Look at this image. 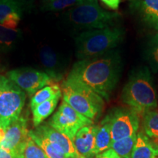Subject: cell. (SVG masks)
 Segmentation results:
<instances>
[{
  "mask_svg": "<svg viewBox=\"0 0 158 158\" xmlns=\"http://www.w3.org/2000/svg\"><path fill=\"white\" fill-rule=\"evenodd\" d=\"M122 65L119 51L114 49L102 56L78 60L67 78L85 85L108 101L121 77Z\"/></svg>",
  "mask_w": 158,
  "mask_h": 158,
  "instance_id": "cell-1",
  "label": "cell"
},
{
  "mask_svg": "<svg viewBox=\"0 0 158 158\" xmlns=\"http://www.w3.org/2000/svg\"><path fill=\"white\" fill-rule=\"evenodd\" d=\"M122 102L141 116L157 108V93L151 70L147 67L136 69L130 74L121 93Z\"/></svg>",
  "mask_w": 158,
  "mask_h": 158,
  "instance_id": "cell-2",
  "label": "cell"
},
{
  "mask_svg": "<svg viewBox=\"0 0 158 158\" xmlns=\"http://www.w3.org/2000/svg\"><path fill=\"white\" fill-rule=\"evenodd\" d=\"M124 36V29L118 26L82 31L76 38V57L82 60L102 56L116 49Z\"/></svg>",
  "mask_w": 158,
  "mask_h": 158,
  "instance_id": "cell-3",
  "label": "cell"
},
{
  "mask_svg": "<svg viewBox=\"0 0 158 158\" xmlns=\"http://www.w3.org/2000/svg\"><path fill=\"white\" fill-rule=\"evenodd\" d=\"M67 21L79 29H102L117 26L120 15L105 10L98 0H84L64 13Z\"/></svg>",
  "mask_w": 158,
  "mask_h": 158,
  "instance_id": "cell-4",
  "label": "cell"
},
{
  "mask_svg": "<svg viewBox=\"0 0 158 158\" xmlns=\"http://www.w3.org/2000/svg\"><path fill=\"white\" fill-rule=\"evenodd\" d=\"M63 100L79 114L92 121L101 116L105 100L95 92L81 83L66 78L61 85Z\"/></svg>",
  "mask_w": 158,
  "mask_h": 158,
  "instance_id": "cell-5",
  "label": "cell"
},
{
  "mask_svg": "<svg viewBox=\"0 0 158 158\" xmlns=\"http://www.w3.org/2000/svg\"><path fill=\"white\" fill-rule=\"evenodd\" d=\"M26 93L7 76L0 75V126L5 130L21 116Z\"/></svg>",
  "mask_w": 158,
  "mask_h": 158,
  "instance_id": "cell-6",
  "label": "cell"
},
{
  "mask_svg": "<svg viewBox=\"0 0 158 158\" xmlns=\"http://www.w3.org/2000/svg\"><path fill=\"white\" fill-rule=\"evenodd\" d=\"M109 122L112 141L138 133L141 116L129 107L114 108L105 116Z\"/></svg>",
  "mask_w": 158,
  "mask_h": 158,
  "instance_id": "cell-7",
  "label": "cell"
},
{
  "mask_svg": "<svg viewBox=\"0 0 158 158\" xmlns=\"http://www.w3.org/2000/svg\"><path fill=\"white\" fill-rule=\"evenodd\" d=\"M48 124L73 141L78 130L85 126L93 124V121L79 114L63 100Z\"/></svg>",
  "mask_w": 158,
  "mask_h": 158,
  "instance_id": "cell-8",
  "label": "cell"
},
{
  "mask_svg": "<svg viewBox=\"0 0 158 158\" xmlns=\"http://www.w3.org/2000/svg\"><path fill=\"white\" fill-rule=\"evenodd\" d=\"M6 76L30 97L42 88L55 83L44 71L30 68L12 70Z\"/></svg>",
  "mask_w": 158,
  "mask_h": 158,
  "instance_id": "cell-9",
  "label": "cell"
},
{
  "mask_svg": "<svg viewBox=\"0 0 158 158\" xmlns=\"http://www.w3.org/2000/svg\"><path fill=\"white\" fill-rule=\"evenodd\" d=\"M27 119L22 116L5 130V137L0 147L17 155H23V150L29 138Z\"/></svg>",
  "mask_w": 158,
  "mask_h": 158,
  "instance_id": "cell-10",
  "label": "cell"
},
{
  "mask_svg": "<svg viewBox=\"0 0 158 158\" xmlns=\"http://www.w3.org/2000/svg\"><path fill=\"white\" fill-rule=\"evenodd\" d=\"M34 130L46 138L68 158H78L81 156L75 147L73 141L67 135L51 127L48 123L40 124Z\"/></svg>",
  "mask_w": 158,
  "mask_h": 158,
  "instance_id": "cell-11",
  "label": "cell"
},
{
  "mask_svg": "<svg viewBox=\"0 0 158 158\" xmlns=\"http://www.w3.org/2000/svg\"><path fill=\"white\" fill-rule=\"evenodd\" d=\"M131 13L147 27L158 31V0H129Z\"/></svg>",
  "mask_w": 158,
  "mask_h": 158,
  "instance_id": "cell-12",
  "label": "cell"
},
{
  "mask_svg": "<svg viewBox=\"0 0 158 158\" xmlns=\"http://www.w3.org/2000/svg\"><path fill=\"white\" fill-rule=\"evenodd\" d=\"M24 5V0H0V24L17 29Z\"/></svg>",
  "mask_w": 158,
  "mask_h": 158,
  "instance_id": "cell-13",
  "label": "cell"
},
{
  "mask_svg": "<svg viewBox=\"0 0 158 158\" xmlns=\"http://www.w3.org/2000/svg\"><path fill=\"white\" fill-rule=\"evenodd\" d=\"M39 59L40 64L45 70L44 72L55 83L62 80L64 73V65L52 48L48 46L41 48L39 51Z\"/></svg>",
  "mask_w": 158,
  "mask_h": 158,
  "instance_id": "cell-14",
  "label": "cell"
},
{
  "mask_svg": "<svg viewBox=\"0 0 158 158\" xmlns=\"http://www.w3.org/2000/svg\"><path fill=\"white\" fill-rule=\"evenodd\" d=\"M97 125L85 126L76 133L73 143L77 152L86 158L95 157V134Z\"/></svg>",
  "mask_w": 158,
  "mask_h": 158,
  "instance_id": "cell-15",
  "label": "cell"
},
{
  "mask_svg": "<svg viewBox=\"0 0 158 158\" xmlns=\"http://www.w3.org/2000/svg\"><path fill=\"white\" fill-rule=\"evenodd\" d=\"M158 155V145L143 132L137 133V139L130 158H155Z\"/></svg>",
  "mask_w": 158,
  "mask_h": 158,
  "instance_id": "cell-16",
  "label": "cell"
},
{
  "mask_svg": "<svg viewBox=\"0 0 158 158\" xmlns=\"http://www.w3.org/2000/svg\"><path fill=\"white\" fill-rule=\"evenodd\" d=\"M112 138L110 135L109 122L105 117L100 124L97 125L95 134V157L99 154L103 152L110 148Z\"/></svg>",
  "mask_w": 158,
  "mask_h": 158,
  "instance_id": "cell-17",
  "label": "cell"
},
{
  "mask_svg": "<svg viewBox=\"0 0 158 158\" xmlns=\"http://www.w3.org/2000/svg\"><path fill=\"white\" fill-rule=\"evenodd\" d=\"M60 98L61 96L56 97V98L51 99L48 101H45L35 106V108H31L32 122L35 127L42 124V122L45 118H47L52 114L54 110L56 109Z\"/></svg>",
  "mask_w": 158,
  "mask_h": 158,
  "instance_id": "cell-18",
  "label": "cell"
},
{
  "mask_svg": "<svg viewBox=\"0 0 158 158\" xmlns=\"http://www.w3.org/2000/svg\"><path fill=\"white\" fill-rule=\"evenodd\" d=\"M144 134L158 145V108L146 112L142 116Z\"/></svg>",
  "mask_w": 158,
  "mask_h": 158,
  "instance_id": "cell-19",
  "label": "cell"
},
{
  "mask_svg": "<svg viewBox=\"0 0 158 158\" xmlns=\"http://www.w3.org/2000/svg\"><path fill=\"white\" fill-rule=\"evenodd\" d=\"M62 96V89L61 86L57 83H54L48 86H45L40 89L31 97L30 100V107L31 108L43 103L45 101L53 99L56 97Z\"/></svg>",
  "mask_w": 158,
  "mask_h": 158,
  "instance_id": "cell-20",
  "label": "cell"
},
{
  "mask_svg": "<svg viewBox=\"0 0 158 158\" xmlns=\"http://www.w3.org/2000/svg\"><path fill=\"white\" fill-rule=\"evenodd\" d=\"M29 136L45 153L48 158H68L64 154L55 147L46 138L37 133L34 129L29 130Z\"/></svg>",
  "mask_w": 158,
  "mask_h": 158,
  "instance_id": "cell-21",
  "label": "cell"
},
{
  "mask_svg": "<svg viewBox=\"0 0 158 158\" xmlns=\"http://www.w3.org/2000/svg\"><path fill=\"white\" fill-rule=\"evenodd\" d=\"M136 139H137V134L123 139L112 141L110 149H113L117 155L122 158H130Z\"/></svg>",
  "mask_w": 158,
  "mask_h": 158,
  "instance_id": "cell-22",
  "label": "cell"
},
{
  "mask_svg": "<svg viewBox=\"0 0 158 158\" xmlns=\"http://www.w3.org/2000/svg\"><path fill=\"white\" fill-rule=\"evenodd\" d=\"M21 35L20 29L8 28L0 24V48H10Z\"/></svg>",
  "mask_w": 158,
  "mask_h": 158,
  "instance_id": "cell-23",
  "label": "cell"
},
{
  "mask_svg": "<svg viewBox=\"0 0 158 158\" xmlns=\"http://www.w3.org/2000/svg\"><path fill=\"white\" fill-rule=\"evenodd\" d=\"M146 58L152 71H158V33L151 37L146 49Z\"/></svg>",
  "mask_w": 158,
  "mask_h": 158,
  "instance_id": "cell-24",
  "label": "cell"
},
{
  "mask_svg": "<svg viewBox=\"0 0 158 158\" xmlns=\"http://www.w3.org/2000/svg\"><path fill=\"white\" fill-rule=\"evenodd\" d=\"M83 1L84 0H45L43 2L42 10L46 12L60 11L70 9Z\"/></svg>",
  "mask_w": 158,
  "mask_h": 158,
  "instance_id": "cell-25",
  "label": "cell"
},
{
  "mask_svg": "<svg viewBox=\"0 0 158 158\" xmlns=\"http://www.w3.org/2000/svg\"><path fill=\"white\" fill-rule=\"evenodd\" d=\"M23 158H48L43 149L29 136L23 153Z\"/></svg>",
  "mask_w": 158,
  "mask_h": 158,
  "instance_id": "cell-26",
  "label": "cell"
},
{
  "mask_svg": "<svg viewBox=\"0 0 158 158\" xmlns=\"http://www.w3.org/2000/svg\"><path fill=\"white\" fill-rule=\"evenodd\" d=\"M95 158H122L119 155H117L112 149H108L103 152L99 154L95 157Z\"/></svg>",
  "mask_w": 158,
  "mask_h": 158,
  "instance_id": "cell-27",
  "label": "cell"
},
{
  "mask_svg": "<svg viewBox=\"0 0 158 158\" xmlns=\"http://www.w3.org/2000/svg\"><path fill=\"white\" fill-rule=\"evenodd\" d=\"M104 5H106L108 8L116 10L118 9L121 0H100Z\"/></svg>",
  "mask_w": 158,
  "mask_h": 158,
  "instance_id": "cell-28",
  "label": "cell"
},
{
  "mask_svg": "<svg viewBox=\"0 0 158 158\" xmlns=\"http://www.w3.org/2000/svg\"><path fill=\"white\" fill-rule=\"evenodd\" d=\"M0 158H23V156L14 154L0 147Z\"/></svg>",
  "mask_w": 158,
  "mask_h": 158,
  "instance_id": "cell-29",
  "label": "cell"
},
{
  "mask_svg": "<svg viewBox=\"0 0 158 158\" xmlns=\"http://www.w3.org/2000/svg\"><path fill=\"white\" fill-rule=\"evenodd\" d=\"M4 137H5V130L3 129H0V143L3 141Z\"/></svg>",
  "mask_w": 158,
  "mask_h": 158,
  "instance_id": "cell-30",
  "label": "cell"
},
{
  "mask_svg": "<svg viewBox=\"0 0 158 158\" xmlns=\"http://www.w3.org/2000/svg\"><path fill=\"white\" fill-rule=\"evenodd\" d=\"M78 158H86V157H84V156H82V155H81L80 156V157H79Z\"/></svg>",
  "mask_w": 158,
  "mask_h": 158,
  "instance_id": "cell-31",
  "label": "cell"
},
{
  "mask_svg": "<svg viewBox=\"0 0 158 158\" xmlns=\"http://www.w3.org/2000/svg\"><path fill=\"white\" fill-rule=\"evenodd\" d=\"M155 158H158V155H157V156H156V157H155Z\"/></svg>",
  "mask_w": 158,
  "mask_h": 158,
  "instance_id": "cell-32",
  "label": "cell"
},
{
  "mask_svg": "<svg viewBox=\"0 0 158 158\" xmlns=\"http://www.w3.org/2000/svg\"><path fill=\"white\" fill-rule=\"evenodd\" d=\"M0 129H2V127H1V126H0Z\"/></svg>",
  "mask_w": 158,
  "mask_h": 158,
  "instance_id": "cell-33",
  "label": "cell"
}]
</instances>
